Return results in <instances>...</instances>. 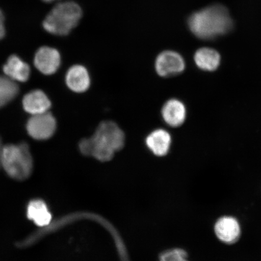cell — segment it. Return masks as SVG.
<instances>
[{"instance_id": "15", "label": "cell", "mask_w": 261, "mask_h": 261, "mask_svg": "<svg viewBox=\"0 0 261 261\" xmlns=\"http://www.w3.org/2000/svg\"><path fill=\"white\" fill-rule=\"evenodd\" d=\"M194 58L197 66L201 70L206 71L217 70L221 63L220 54L212 48L202 47L198 49Z\"/></svg>"}, {"instance_id": "1", "label": "cell", "mask_w": 261, "mask_h": 261, "mask_svg": "<svg viewBox=\"0 0 261 261\" xmlns=\"http://www.w3.org/2000/svg\"><path fill=\"white\" fill-rule=\"evenodd\" d=\"M234 24L228 9L219 3L196 11L188 19L189 31L202 40H214L229 34Z\"/></svg>"}, {"instance_id": "12", "label": "cell", "mask_w": 261, "mask_h": 261, "mask_svg": "<svg viewBox=\"0 0 261 261\" xmlns=\"http://www.w3.org/2000/svg\"><path fill=\"white\" fill-rule=\"evenodd\" d=\"M22 106L26 112L35 115L47 112L51 102L43 91L38 90L26 94L22 100Z\"/></svg>"}, {"instance_id": "3", "label": "cell", "mask_w": 261, "mask_h": 261, "mask_svg": "<svg viewBox=\"0 0 261 261\" xmlns=\"http://www.w3.org/2000/svg\"><path fill=\"white\" fill-rule=\"evenodd\" d=\"M83 12L81 6L73 1L58 3L42 22L45 31L57 36H66L79 24Z\"/></svg>"}, {"instance_id": "6", "label": "cell", "mask_w": 261, "mask_h": 261, "mask_svg": "<svg viewBox=\"0 0 261 261\" xmlns=\"http://www.w3.org/2000/svg\"><path fill=\"white\" fill-rule=\"evenodd\" d=\"M28 133L33 139L44 140L53 136L57 129V121L50 113L33 115L26 125Z\"/></svg>"}, {"instance_id": "20", "label": "cell", "mask_w": 261, "mask_h": 261, "mask_svg": "<svg viewBox=\"0 0 261 261\" xmlns=\"http://www.w3.org/2000/svg\"><path fill=\"white\" fill-rule=\"evenodd\" d=\"M42 1H43L44 2H45V3H51V2H54L55 1H57V0H42Z\"/></svg>"}, {"instance_id": "14", "label": "cell", "mask_w": 261, "mask_h": 261, "mask_svg": "<svg viewBox=\"0 0 261 261\" xmlns=\"http://www.w3.org/2000/svg\"><path fill=\"white\" fill-rule=\"evenodd\" d=\"M3 71L6 76L12 80L21 83H25L29 80L31 73L29 65L15 55L8 58L3 66Z\"/></svg>"}, {"instance_id": "4", "label": "cell", "mask_w": 261, "mask_h": 261, "mask_svg": "<svg viewBox=\"0 0 261 261\" xmlns=\"http://www.w3.org/2000/svg\"><path fill=\"white\" fill-rule=\"evenodd\" d=\"M2 166L10 177L24 180L33 171V159L29 147L25 143L3 146Z\"/></svg>"}, {"instance_id": "9", "label": "cell", "mask_w": 261, "mask_h": 261, "mask_svg": "<svg viewBox=\"0 0 261 261\" xmlns=\"http://www.w3.org/2000/svg\"><path fill=\"white\" fill-rule=\"evenodd\" d=\"M215 233L221 242L233 244L237 242L241 236V227L236 218L222 217L214 226Z\"/></svg>"}, {"instance_id": "7", "label": "cell", "mask_w": 261, "mask_h": 261, "mask_svg": "<svg viewBox=\"0 0 261 261\" xmlns=\"http://www.w3.org/2000/svg\"><path fill=\"white\" fill-rule=\"evenodd\" d=\"M34 63L35 67L42 73L47 75L54 74L60 66V52L54 48L42 47L35 54Z\"/></svg>"}, {"instance_id": "17", "label": "cell", "mask_w": 261, "mask_h": 261, "mask_svg": "<svg viewBox=\"0 0 261 261\" xmlns=\"http://www.w3.org/2000/svg\"><path fill=\"white\" fill-rule=\"evenodd\" d=\"M159 261H189L188 254L181 249H172L165 251L160 256Z\"/></svg>"}, {"instance_id": "11", "label": "cell", "mask_w": 261, "mask_h": 261, "mask_svg": "<svg viewBox=\"0 0 261 261\" xmlns=\"http://www.w3.org/2000/svg\"><path fill=\"white\" fill-rule=\"evenodd\" d=\"M145 144L153 154L158 156L167 155L170 151L172 137L167 130L158 128L153 130L145 139Z\"/></svg>"}, {"instance_id": "16", "label": "cell", "mask_w": 261, "mask_h": 261, "mask_svg": "<svg viewBox=\"0 0 261 261\" xmlns=\"http://www.w3.org/2000/svg\"><path fill=\"white\" fill-rule=\"evenodd\" d=\"M19 93V87L8 76H0V108L5 107L14 100Z\"/></svg>"}, {"instance_id": "5", "label": "cell", "mask_w": 261, "mask_h": 261, "mask_svg": "<svg viewBox=\"0 0 261 261\" xmlns=\"http://www.w3.org/2000/svg\"><path fill=\"white\" fill-rule=\"evenodd\" d=\"M186 63L184 57L177 51L166 50L156 57L155 70L159 76L169 77L184 72Z\"/></svg>"}, {"instance_id": "13", "label": "cell", "mask_w": 261, "mask_h": 261, "mask_svg": "<svg viewBox=\"0 0 261 261\" xmlns=\"http://www.w3.org/2000/svg\"><path fill=\"white\" fill-rule=\"evenodd\" d=\"M27 217L37 226L45 227L51 223V214L45 202L35 199L29 202L27 207Z\"/></svg>"}, {"instance_id": "18", "label": "cell", "mask_w": 261, "mask_h": 261, "mask_svg": "<svg viewBox=\"0 0 261 261\" xmlns=\"http://www.w3.org/2000/svg\"><path fill=\"white\" fill-rule=\"evenodd\" d=\"M5 16L1 10H0V40L5 37Z\"/></svg>"}, {"instance_id": "8", "label": "cell", "mask_w": 261, "mask_h": 261, "mask_svg": "<svg viewBox=\"0 0 261 261\" xmlns=\"http://www.w3.org/2000/svg\"><path fill=\"white\" fill-rule=\"evenodd\" d=\"M161 115L163 121L168 126L177 128L185 122L187 116V108L182 101L172 98L163 104Z\"/></svg>"}, {"instance_id": "10", "label": "cell", "mask_w": 261, "mask_h": 261, "mask_svg": "<svg viewBox=\"0 0 261 261\" xmlns=\"http://www.w3.org/2000/svg\"><path fill=\"white\" fill-rule=\"evenodd\" d=\"M65 83L73 92H86L91 86V76L89 70L82 65H74L67 71Z\"/></svg>"}, {"instance_id": "19", "label": "cell", "mask_w": 261, "mask_h": 261, "mask_svg": "<svg viewBox=\"0 0 261 261\" xmlns=\"http://www.w3.org/2000/svg\"><path fill=\"white\" fill-rule=\"evenodd\" d=\"M3 146H2V140L0 139V166L2 165V155Z\"/></svg>"}, {"instance_id": "2", "label": "cell", "mask_w": 261, "mask_h": 261, "mask_svg": "<svg viewBox=\"0 0 261 261\" xmlns=\"http://www.w3.org/2000/svg\"><path fill=\"white\" fill-rule=\"evenodd\" d=\"M125 143V133L118 125L113 121H103L98 125L92 136L81 140L79 148L84 155L107 162L123 148Z\"/></svg>"}]
</instances>
